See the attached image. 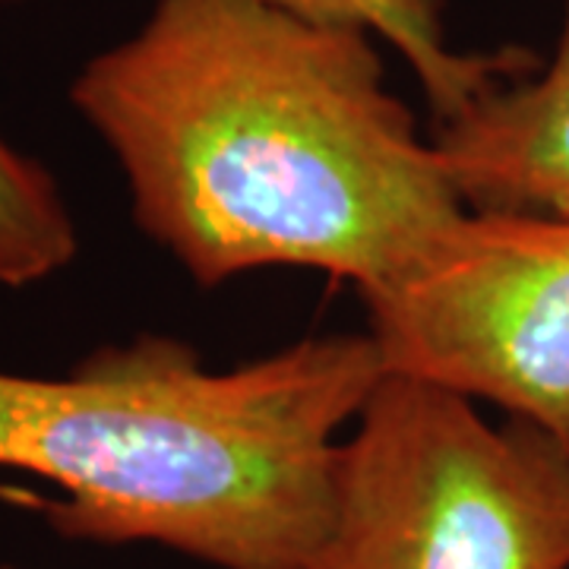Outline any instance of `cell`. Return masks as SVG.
I'll use <instances>...</instances> for the list:
<instances>
[{"instance_id": "3", "label": "cell", "mask_w": 569, "mask_h": 569, "mask_svg": "<svg viewBox=\"0 0 569 569\" xmlns=\"http://www.w3.org/2000/svg\"><path fill=\"white\" fill-rule=\"evenodd\" d=\"M313 569H569V440L387 373L339 447Z\"/></svg>"}, {"instance_id": "5", "label": "cell", "mask_w": 569, "mask_h": 569, "mask_svg": "<svg viewBox=\"0 0 569 569\" xmlns=\"http://www.w3.org/2000/svg\"><path fill=\"white\" fill-rule=\"evenodd\" d=\"M433 146L471 212L569 219V0L548 61L437 123Z\"/></svg>"}, {"instance_id": "2", "label": "cell", "mask_w": 569, "mask_h": 569, "mask_svg": "<svg viewBox=\"0 0 569 569\" xmlns=\"http://www.w3.org/2000/svg\"><path fill=\"white\" fill-rule=\"evenodd\" d=\"M387 377L370 336H323L238 370L140 336L63 377L0 370V468L63 490L67 538L149 541L219 569H313L336 507V430Z\"/></svg>"}, {"instance_id": "7", "label": "cell", "mask_w": 569, "mask_h": 569, "mask_svg": "<svg viewBox=\"0 0 569 569\" xmlns=\"http://www.w3.org/2000/svg\"><path fill=\"white\" fill-rule=\"evenodd\" d=\"M77 250V224L48 168L0 137V288L44 282Z\"/></svg>"}, {"instance_id": "1", "label": "cell", "mask_w": 569, "mask_h": 569, "mask_svg": "<svg viewBox=\"0 0 569 569\" xmlns=\"http://www.w3.org/2000/svg\"><path fill=\"white\" fill-rule=\"evenodd\" d=\"M70 102L137 224L200 284L310 266L365 295L466 212L377 39L263 0H156L82 63Z\"/></svg>"}, {"instance_id": "6", "label": "cell", "mask_w": 569, "mask_h": 569, "mask_svg": "<svg viewBox=\"0 0 569 569\" xmlns=\"http://www.w3.org/2000/svg\"><path fill=\"white\" fill-rule=\"evenodd\" d=\"M317 26L355 29L389 48L411 67L437 123L452 121L500 82L538 67L526 48L459 51L452 48L440 0H263Z\"/></svg>"}, {"instance_id": "8", "label": "cell", "mask_w": 569, "mask_h": 569, "mask_svg": "<svg viewBox=\"0 0 569 569\" xmlns=\"http://www.w3.org/2000/svg\"><path fill=\"white\" fill-rule=\"evenodd\" d=\"M0 3H3V0H0Z\"/></svg>"}, {"instance_id": "4", "label": "cell", "mask_w": 569, "mask_h": 569, "mask_svg": "<svg viewBox=\"0 0 569 569\" xmlns=\"http://www.w3.org/2000/svg\"><path fill=\"white\" fill-rule=\"evenodd\" d=\"M365 305L387 373L569 440V219L466 209Z\"/></svg>"}]
</instances>
